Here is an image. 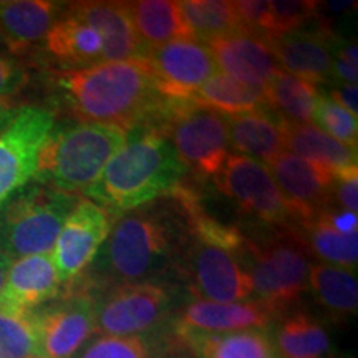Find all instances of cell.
Instances as JSON below:
<instances>
[{
  "label": "cell",
  "instance_id": "3",
  "mask_svg": "<svg viewBox=\"0 0 358 358\" xmlns=\"http://www.w3.org/2000/svg\"><path fill=\"white\" fill-rule=\"evenodd\" d=\"M187 169L173 143L159 129L136 127L113 155L96 182L87 191L93 203L115 219L171 194Z\"/></svg>",
  "mask_w": 358,
  "mask_h": 358
},
{
  "label": "cell",
  "instance_id": "28",
  "mask_svg": "<svg viewBox=\"0 0 358 358\" xmlns=\"http://www.w3.org/2000/svg\"><path fill=\"white\" fill-rule=\"evenodd\" d=\"M203 358H271L272 345L261 330H244L232 334H176Z\"/></svg>",
  "mask_w": 358,
  "mask_h": 358
},
{
  "label": "cell",
  "instance_id": "23",
  "mask_svg": "<svg viewBox=\"0 0 358 358\" xmlns=\"http://www.w3.org/2000/svg\"><path fill=\"white\" fill-rule=\"evenodd\" d=\"M284 150L332 174L357 166V150L334 140L315 124L290 123L280 118Z\"/></svg>",
  "mask_w": 358,
  "mask_h": 358
},
{
  "label": "cell",
  "instance_id": "20",
  "mask_svg": "<svg viewBox=\"0 0 358 358\" xmlns=\"http://www.w3.org/2000/svg\"><path fill=\"white\" fill-rule=\"evenodd\" d=\"M62 12V3L50 0L0 2V43L12 55H20L42 43Z\"/></svg>",
  "mask_w": 358,
  "mask_h": 358
},
{
  "label": "cell",
  "instance_id": "21",
  "mask_svg": "<svg viewBox=\"0 0 358 358\" xmlns=\"http://www.w3.org/2000/svg\"><path fill=\"white\" fill-rule=\"evenodd\" d=\"M264 40L282 70L313 85L325 83L334 77V55L325 35L297 30Z\"/></svg>",
  "mask_w": 358,
  "mask_h": 358
},
{
  "label": "cell",
  "instance_id": "8",
  "mask_svg": "<svg viewBox=\"0 0 358 358\" xmlns=\"http://www.w3.org/2000/svg\"><path fill=\"white\" fill-rule=\"evenodd\" d=\"M173 301L171 289L158 280L106 289L95 297V332L115 337L150 332L163 324Z\"/></svg>",
  "mask_w": 358,
  "mask_h": 358
},
{
  "label": "cell",
  "instance_id": "22",
  "mask_svg": "<svg viewBox=\"0 0 358 358\" xmlns=\"http://www.w3.org/2000/svg\"><path fill=\"white\" fill-rule=\"evenodd\" d=\"M42 43L48 55L73 66L70 70L87 69L101 62L103 42L100 34L70 7L58 17Z\"/></svg>",
  "mask_w": 358,
  "mask_h": 358
},
{
  "label": "cell",
  "instance_id": "1",
  "mask_svg": "<svg viewBox=\"0 0 358 358\" xmlns=\"http://www.w3.org/2000/svg\"><path fill=\"white\" fill-rule=\"evenodd\" d=\"M192 239L191 219L179 196L171 194L128 211L116 219L108 239L90 266L92 287L155 282L181 266Z\"/></svg>",
  "mask_w": 358,
  "mask_h": 358
},
{
  "label": "cell",
  "instance_id": "38",
  "mask_svg": "<svg viewBox=\"0 0 358 358\" xmlns=\"http://www.w3.org/2000/svg\"><path fill=\"white\" fill-rule=\"evenodd\" d=\"M332 196L343 211H358V168H348L334 174Z\"/></svg>",
  "mask_w": 358,
  "mask_h": 358
},
{
  "label": "cell",
  "instance_id": "39",
  "mask_svg": "<svg viewBox=\"0 0 358 358\" xmlns=\"http://www.w3.org/2000/svg\"><path fill=\"white\" fill-rule=\"evenodd\" d=\"M357 45L347 43L345 47H338L337 55L334 57V77L343 80L345 85H357L358 80V57Z\"/></svg>",
  "mask_w": 358,
  "mask_h": 358
},
{
  "label": "cell",
  "instance_id": "42",
  "mask_svg": "<svg viewBox=\"0 0 358 358\" xmlns=\"http://www.w3.org/2000/svg\"><path fill=\"white\" fill-rule=\"evenodd\" d=\"M10 264H12L10 259H7L2 252H0V289H2L3 282H6V277H7L8 268H10Z\"/></svg>",
  "mask_w": 358,
  "mask_h": 358
},
{
  "label": "cell",
  "instance_id": "32",
  "mask_svg": "<svg viewBox=\"0 0 358 358\" xmlns=\"http://www.w3.org/2000/svg\"><path fill=\"white\" fill-rule=\"evenodd\" d=\"M307 241L317 257L325 264L355 271L358 262V232L343 234L335 229L325 213L307 224Z\"/></svg>",
  "mask_w": 358,
  "mask_h": 358
},
{
  "label": "cell",
  "instance_id": "16",
  "mask_svg": "<svg viewBox=\"0 0 358 358\" xmlns=\"http://www.w3.org/2000/svg\"><path fill=\"white\" fill-rule=\"evenodd\" d=\"M62 282L52 252L13 261L0 289V313L29 315L55 301Z\"/></svg>",
  "mask_w": 358,
  "mask_h": 358
},
{
  "label": "cell",
  "instance_id": "24",
  "mask_svg": "<svg viewBox=\"0 0 358 358\" xmlns=\"http://www.w3.org/2000/svg\"><path fill=\"white\" fill-rule=\"evenodd\" d=\"M127 7L134 32L145 47V52L155 50L176 40H196L182 17L179 2L140 0L128 2Z\"/></svg>",
  "mask_w": 358,
  "mask_h": 358
},
{
  "label": "cell",
  "instance_id": "5",
  "mask_svg": "<svg viewBox=\"0 0 358 358\" xmlns=\"http://www.w3.org/2000/svg\"><path fill=\"white\" fill-rule=\"evenodd\" d=\"M78 194L30 181L0 208V252L10 261L52 252Z\"/></svg>",
  "mask_w": 358,
  "mask_h": 358
},
{
  "label": "cell",
  "instance_id": "40",
  "mask_svg": "<svg viewBox=\"0 0 358 358\" xmlns=\"http://www.w3.org/2000/svg\"><path fill=\"white\" fill-rule=\"evenodd\" d=\"M330 98L340 106H343L352 115H358V88L357 85H342L330 93Z\"/></svg>",
  "mask_w": 358,
  "mask_h": 358
},
{
  "label": "cell",
  "instance_id": "35",
  "mask_svg": "<svg viewBox=\"0 0 358 358\" xmlns=\"http://www.w3.org/2000/svg\"><path fill=\"white\" fill-rule=\"evenodd\" d=\"M313 122H315L322 131L332 136L343 145L355 148L358 143V122L357 116L347 111L338 103H335L330 96L320 95L317 101L315 113H313Z\"/></svg>",
  "mask_w": 358,
  "mask_h": 358
},
{
  "label": "cell",
  "instance_id": "26",
  "mask_svg": "<svg viewBox=\"0 0 358 358\" xmlns=\"http://www.w3.org/2000/svg\"><path fill=\"white\" fill-rule=\"evenodd\" d=\"M199 108L222 116H237L250 111L268 110L264 88L245 85L219 71L206 82L191 98Z\"/></svg>",
  "mask_w": 358,
  "mask_h": 358
},
{
  "label": "cell",
  "instance_id": "18",
  "mask_svg": "<svg viewBox=\"0 0 358 358\" xmlns=\"http://www.w3.org/2000/svg\"><path fill=\"white\" fill-rule=\"evenodd\" d=\"M275 312L261 301L209 302L196 301L182 308L176 334H226L267 327Z\"/></svg>",
  "mask_w": 358,
  "mask_h": 358
},
{
  "label": "cell",
  "instance_id": "36",
  "mask_svg": "<svg viewBox=\"0 0 358 358\" xmlns=\"http://www.w3.org/2000/svg\"><path fill=\"white\" fill-rule=\"evenodd\" d=\"M319 6V2H310V0L271 2V25L266 38L297 32L299 27L310 22L317 15Z\"/></svg>",
  "mask_w": 358,
  "mask_h": 358
},
{
  "label": "cell",
  "instance_id": "4",
  "mask_svg": "<svg viewBox=\"0 0 358 358\" xmlns=\"http://www.w3.org/2000/svg\"><path fill=\"white\" fill-rule=\"evenodd\" d=\"M124 140L127 131L110 124L53 127L40 148L34 179L70 194L87 192Z\"/></svg>",
  "mask_w": 358,
  "mask_h": 358
},
{
  "label": "cell",
  "instance_id": "33",
  "mask_svg": "<svg viewBox=\"0 0 358 358\" xmlns=\"http://www.w3.org/2000/svg\"><path fill=\"white\" fill-rule=\"evenodd\" d=\"M40 352L38 330L34 313L7 315L0 313V358H37Z\"/></svg>",
  "mask_w": 358,
  "mask_h": 358
},
{
  "label": "cell",
  "instance_id": "9",
  "mask_svg": "<svg viewBox=\"0 0 358 358\" xmlns=\"http://www.w3.org/2000/svg\"><path fill=\"white\" fill-rule=\"evenodd\" d=\"M55 127V116L42 106H22L0 131V208L32 181L40 148Z\"/></svg>",
  "mask_w": 358,
  "mask_h": 358
},
{
  "label": "cell",
  "instance_id": "10",
  "mask_svg": "<svg viewBox=\"0 0 358 358\" xmlns=\"http://www.w3.org/2000/svg\"><path fill=\"white\" fill-rule=\"evenodd\" d=\"M182 271L187 272L192 292L209 302H241L254 294L244 256L192 237Z\"/></svg>",
  "mask_w": 358,
  "mask_h": 358
},
{
  "label": "cell",
  "instance_id": "27",
  "mask_svg": "<svg viewBox=\"0 0 358 358\" xmlns=\"http://www.w3.org/2000/svg\"><path fill=\"white\" fill-rule=\"evenodd\" d=\"M268 110L290 123L310 124L313 122L320 93L317 85L297 75L279 70L264 88Z\"/></svg>",
  "mask_w": 358,
  "mask_h": 358
},
{
  "label": "cell",
  "instance_id": "15",
  "mask_svg": "<svg viewBox=\"0 0 358 358\" xmlns=\"http://www.w3.org/2000/svg\"><path fill=\"white\" fill-rule=\"evenodd\" d=\"M266 166L287 204L290 217L301 221L302 226L330 211L334 199L332 173L289 151H282Z\"/></svg>",
  "mask_w": 358,
  "mask_h": 358
},
{
  "label": "cell",
  "instance_id": "6",
  "mask_svg": "<svg viewBox=\"0 0 358 358\" xmlns=\"http://www.w3.org/2000/svg\"><path fill=\"white\" fill-rule=\"evenodd\" d=\"M244 264L259 301L279 313L307 289V250L299 237L285 234L257 244L245 243Z\"/></svg>",
  "mask_w": 358,
  "mask_h": 358
},
{
  "label": "cell",
  "instance_id": "43",
  "mask_svg": "<svg viewBox=\"0 0 358 358\" xmlns=\"http://www.w3.org/2000/svg\"><path fill=\"white\" fill-rule=\"evenodd\" d=\"M271 358H277V357H271Z\"/></svg>",
  "mask_w": 358,
  "mask_h": 358
},
{
  "label": "cell",
  "instance_id": "17",
  "mask_svg": "<svg viewBox=\"0 0 358 358\" xmlns=\"http://www.w3.org/2000/svg\"><path fill=\"white\" fill-rule=\"evenodd\" d=\"M221 73L252 87L266 88L280 70L266 40L249 32H236L206 43Z\"/></svg>",
  "mask_w": 358,
  "mask_h": 358
},
{
  "label": "cell",
  "instance_id": "13",
  "mask_svg": "<svg viewBox=\"0 0 358 358\" xmlns=\"http://www.w3.org/2000/svg\"><path fill=\"white\" fill-rule=\"evenodd\" d=\"M146 62L161 96L191 101L194 93L217 73L209 47L198 40H176L146 52Z\"/></svg>",
  "mask_w": 358,
  "mask_h": 358
},
{
  "label": "cell",
  "instance_id": "25",
  "mask_svg": "<svg viewBox=\"0 0 358 358\" xmlns=\"http://www.w3.org/2000/svg\"><path fill=\"white\" fill-rule=\"evenodd\" d=\"M229 143L244 156L268 164L284 151L280 118L271 110L226 116Z\"/></svg>",
  "mask_w": 358,
  "mask_h": 358
},
{
  "label": "cell",
  "instance_id": "37",
  "mask_svg": "<svg viewBox=\"0 0 358 358\" xmlns=\"http://www.w3.org/2000/svg\"><path fill=\"white\" fill-rule=\"evenodd\" d=\"M29 69L20 58L0 52V103H7L29 83Z\"/></svg>",
  "mask_w": 358,
  "mask_h": 358
},
{
  "label": "cell",
  "instance_id": "19",
  "mask_svg": "<svg viewBox=\"0 0 358 358\" xmlns=\"http://www.w3.org/2000/svg\"><path fill=\"white\" fill-rule=\"evenodd\" d=\"M70 8L100 34L101 62L145 57V47L134 32L127 2H78L70 3Z\"/></svg>",
  "mask_w": 358,
  "mask_h": 358
},
{
  "label": "cell",
  "instance_id": "7",
  "mask_svg": "<svg viewBox=\"0 0 358 358\" xmlns=\"http://www.w3.org/2000/svg\"><path fill=\"white\" fill-rule=\"evenodd\" d=\"M161 131L171 140L186 169L196 176L214 179L231 155L226 116L199 108L192 101L181 103Z\"/></svg>",
  "mask_w": 358,
  "mask_h": 358
},
{
  "label": "cell",
  "instance_id": "34",
  "mask_svg": "<svg viewBox=\"0 0 358 358\" xmlns=\"http://www.w3.org/2000/svg\"><path fill=\"white\" fill-rule=\"evenodd\" d=\"M159 355L158 342L151 337L100 335L83 348L78 358H158Z\"/></svg>",
  "mask_w": 358,
  "mask_h": 358
},
{
  "label": "cell",
  "instance_id": "2",
  "mask_svg": "<svg viewBox=\"0 0 358 358\" xmlns=\"http://www.w3.org/2000/svg\"><path fill=\"white\" fill-rule=\"evenodd\" d=\"M55 85L80 122L110 124L127 133L156 127L168 105L145 57L60 71Z\"/></svg>",
  "mask_w": 358,
  "mask_h": 358
},
{
  "label": "cell",
  "instance_id": "14",
  "mask_svg": "<svg viewBox=\"0 0 358 358\" xmlns=\"http://www.w3.org/2000/svg\"><path fill=\"white\" fill-rule=\"evenodd\" d=\"M43 358H71L95 334V297L88 290H69L62 299L34 312Z\"/></svg>",
  "mask_w": 358,
  "mask_h": 358
},
{
  "label": "cell",
  "instance_id": "41",
  "mask_svg": "<svg viewBox=\"0 0 358 358\" xmlns=\"http://www.w3.org/2000/svg\"><path fill=\"white\" fill-rule=\"evenodd\" d=\"M19 108H13L8 103H0V131L12 122L13 116L17 115Z\"/></svg>",
  "mask_w": 358,
  "mask_h": 358
},
{
  "label": "cell",
  "instance_id": "44",
  "mask_svg": "<svg viewBox=\"0 0 358 358\" xmlns=\"http://www.w3.org/2000/svg\"><path fill=\"white\" fill-rule=\"evenodd\" d=\"M37 358H43V357H37Z\"/></svg>",
  "mask_w": 358,
  "mask_h": 358
},
{
  "label": "cell",
  "instance_id": "11",
  "mask_svg": "<svg viewBox=\"0 0 358 358\" xmlns=\"http://www.w3.org/2000/svg\"><path fill=\"white\" fill-rule=\"evenodd\" d=\"M214 181L222 194L259 222L284 226L290 219L274 178L261 161L244 155H229Z\"/></svg>",
  "mask_w": 358,
  "mask_h": 358
},
{
  "label": "cell",
  "instance_id": "31",
  "mask_svg": "<svg viewBox=\"0 0 358 358\" xmlns=\"http://www.w3.org/2000/svg\"><path fill=\"white\" fill-rule=\"evenodd\" d=\"M182 17L192 37L208 43L214 38L245 32L234 8V2L224 0H186L179 2Z\"/></svg>",
  "mask_w": 358,
  "mask_h": 358
},
{
  "label": "cell",
  "instance_id": "29",
  "mask_svg": "<svg viewBox=\"0 0 358 358\" xmlns=\"http://www.w3.org/2000/svg\"><path fill=\"white\" fill-rule=\"evenodd\" d=\"M307 285L327 310L337 317L355 315L358 307V285L353 271L319 262L308 268Z\"/></svg>",
  "mask_w": 358,
  "mask_h": 358
},
{
  "label": "cell",
  "instance_id": "30",
  "mask_svg": "<svg viewBox=\"0 0 358 358\" xmlns=\"http://www.w3.org/2000/svg\"><path fill=\"white\" fill-rule=\"evenodd\" d=\"M275 345L284 358H324L330 350V340L320 322L297 312L282 320Z\"/></svg>",
  "mask_w": 358,
  "mask_h": 358
},
{
  "label": "cell",
  "instance_id": "12",
  "mask_svg": "<svg viewBox=\"0 0 358 358\" xmlns=\"http://www.w3.org/2000/svg\"><path fill=\"white\" fill-rule=\"evenodd\" d=\"M116 219L92 199L80 198L53 244L52 259L62 284L75 282L95 261Z\"/></svg>",
  "mask_w": 358,
  "mask_h": 358
}]
</instances>
